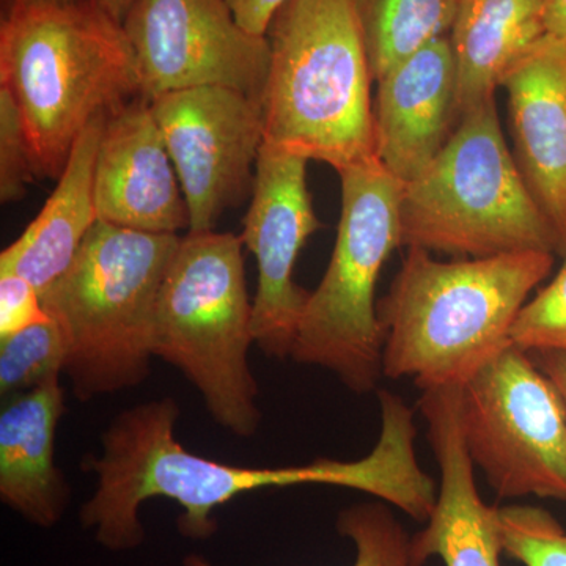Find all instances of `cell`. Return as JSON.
<instances>
[{
    "mask_svg": "<svg viewBox=\"0 0 566 566\" xmlns=\"http://www.w3.org/2000/svg\"><path fill=\"white\" fill-rule=\"evenodd\" d=\"M243 244L212 230L181 238L159 290L151 348L199 390L216 423L251 438L262 411L249 365L255 338Z\"/></svg>",
    "mask_w": 566,
    "mask_h": 566,
    "instance_id": "8992f818",
    "label": "cell"
},
{
    "mask_svg": "<svg viewBox=\"0 0 566 566\" xmlns=\"http://www.w3.org/2000/svg\"><path fill=\"white\" fill-rule=\"evenodd\" d=\"M547 35L566 41V0H546Z\"/></svg>",
    "mask_w": 566,
    "mask_h": 566,
    "instance_id": "f1b7e54d",
    "label": "cell"
},
{
    "mask_svg": "<svg viewBox=\"0 0 566 566\" xmlns=\"http://www.w3.org/2000/svg\"><path fill=\"white\" fill-rule=\"evenodd\" d=\"M408 249L376 311L385 329L382 376L412 379L422 392L464 386L510 348L521 308L556 260L521 252L439 262Z\"/></svg>",
    "mask_w": 566,
    "mask_h": 566,
    "instance_id": "6da1fadb",
    "label": "cell"
},
{
    "mask_svg": "<svg viewBox=\"0 0 566 566\" xmlns=\"http://www.w3.org/2000/svg\"><path fill=\"white\" fill-rule=\"evenodd\" d=\"M182 566H214L208 558L199 556V554H191V556L185 557Z\"/></svg>",
    "mask_w": 566,
    "mask_h": 566,
    "instance_id": "1f68e13d",
    "label": "cell"
},
{
    "mask_svg": "<svg viewBox=\"0 0 566 566\" xmlns=\"http://www.w3.org/2000/svg\"><path fill=\"white\" fill-rule=\"evenodd\" d=\"M99 2L103 3L104 9L109 11L112 17L117 18L123 24V20H125L126 14L132 9L134 0H99Z\"/></svg>",
    "mask_w": 566,
    "mask_h": 566,
    "instance_id": "4dcf8cb0",
    "label": "cell"
},
{
    "mask_svg": "<svg viewBox=\"0 0 566 566\" xmlns=\"http://www.w3.org/2000/svg\"><path fill=\"white\" fill-rule=\"evenodd\" d=\"M461 387L424 390L419 408L441 469L433 513L411 535L415 566L438 557L444 566H502L501 506L486 505L474 479L460 419Z\"/></svg>",
    "mask_w": 566,
    "mask_h": 566,
    "instance_id": "5bb4252c",
    "label": "cell"
},
{
    "mask_svg": "<svg viewBox=\"0 0 566 566\" xmlns=\"http://www.w3.org/2000/svg\"><path fill=\"white\" fill-rule=\"evenodd\" d=\"M98 221L178 234L191 214L166 142L144 96L106 118L95 163Z\"/></svg>",
    "mask_w": 566,
    "mask_h": 566,
    "instance_id": "4fadbf2b",
    "label": "cell"
},
{
    "mask_svg": "<svg viewBox=\"0 0 566 566\" xmlns=\"http://www.w3.org/2000/svg\"><path fill=\"white\" fill-rule=\"evenodd\" d=\"M460 419L469 458L499 499L566 505V405L531 354L512 345L461 386Z\"/></svg>",
    "mask_w": 566,
    "mask_h": 566,
    "instance_id": "9c48e42d",
    "label": "cell"
},
{
    "mask_svg": "<svg viewBox=\"0 0 566 566\" xmlns=\"http://www.w3.org/2000/svg\"><path fill=\"white\" fill-rule=\"evenodd\" d=\"M180 408L174 398L147 401L120 412L102 439V455L88 469L98 475L80 523L111 553H128L145 542L140 506L170 499L182 510L178 531L208 539L218 531L214 512L238 495L300 485H327L326 461L286 468H245L189 452L175 436Z\"/></svg>",
    "mask_w": 566,
    "mask_h": 566,
    "instance_id": "3957f363",
    "label": "cell"
},
{
    "mask_svg": "<svg viewBox=\"0 0 566 566\" xmlns=\"http://www.w3.org/2000/svg\"><path fill=\"white\" fill-rule=\"evenodd\" d=\"M502 87L517 169L566 259V41L546 35Z\"/></svg>",
    "mask_w": 566,
    "mask_h": 566,
    "instance_id": "2e32d148",
    "label": "cell"
},
{
    "mask_svg": "<svg viewBox=\"0 0 566 566\" xmlns=\"http://www.w3.org/2000/svg\"><path fill=\"white\" fill-rule=\"evenodd\" d=\"M342 214L329 266L308 296L292 357L326 368L354 394L382 376L385 329L376 311L379 274L401 248L403 182L374 158L338 172Z\"/></svg>",
    "mask_w": 566,
    "mask_h": 566,
    "instance_id": "ba28073f",
    "label": "cell"
},
{
    "mask_svg": "<svg viewBox=\"0 0 566 566\" xmlns=\"http://www.w3.org/2000/svg\"><path fill=\"white\" fill-rule=\"evenodd\" d=\"M512 342L526 353L566 354V259L549 285L521 308Z\"/></svg>",
    "mask_w": 566,
    "mask_h": 566,
    "instance_id": "cb8c5ba5",
    "label": "cell"
},
{
    "mask_svg": "<svg viewBox=\"0 0 566 566\" xmlns=\"http://www.w3.org/2000/svg\"><path fill=\"white\" fill-rule=\"evenodd\" d=\"M375 155L397 180H416L461 120L450 36L434 40L376 82Z\"/></svg>",
    "mask_w": 566,
    "mask_h": 566,
    "instance_id": "9a60e30c",
    "label": "cell"
},
{
    "mask_svg": "<svg viewBox=\"0 0 566 566\" xmlns=\"http://www.w3.org/2000/svg\"><path fill=\"white\" fill-rule=\"evenodd\" d=\"M0 87L20 109L39 177L54 180L93 120L142 96L125 28L99 0L11 7L0 28Z\"/></svg>",
    "mask_w": 566,
    "mask_h": 566,
    "instance_id": "7a4b0ae2",
    "label": "cell"
},
{
    "mask_svg": "<svg viewBox=\"0 0 566 566\" xmlns=\"http://www.w3.org/2000/svg\"><path fill=\"white\" fill-rule=\"evenodd\" d=\"M502 546L524 566H566V531L542 506H501Z\"/></svg>",
    "mask_w": 566,
    "mask_h": 566,
    "instance_id": "603a6c76",
    "label": "cell"
},
{
    "mask_svg": "<svg viewBox=\"0 0 566 566\" xmlns=\"http://www.w3.org/2000/svg\"><path fill=\"white\" fill-rule=\"evenodd\" d=\"M66 340L54 319L33 324L0 340V397L2 400L31 392L61 378L65 370Z\"/></svg>",
    "mask_w": 566,
    "mask_h": 566,
    "instance_id": "44dd1931",
    "label": "cell"
},
{
    "mask_svg": "<svg viewBox=\"0 0 566 566\" xmlns=\"http://www.w3.org/2000/svg\"><path fill=\"white\" fill-rule=\"evenodd\" d=\"M50 318L32 282L13 273H0V340Z\"/></svg>",
    "mask_w": 566,
    "mask_h": 566,
    "instance_id": "484cf974",
    "label": "cell"
},
{
    "mask_svg": "<svg viewBox=\"0 0 566 566\" xmlns=\"http://www.w3.org/2000/svg\"><path fill=\"white\" fill-rule=\"evenodd\" d=\"M151 109L191 214L189 232H211L252 193L264 144L262 99L227 87H197L151 99Z\"/></svg>",
    "mask_w": 566,
    "mask_h": 566,
    "instance_id": "8fae6325",
    "label": "cell"
},
{
    "mask_svg": "<svg viewBox=\"0 0 566 566\" xmlns=\"http://www.w3.org/2000/svg\"><path fill=\"white\" fill-rule=\"evenodd\" d=\"M303 156L263 144L255 166L251 207L241 240L259 271L253 300V338L264 356H292L311 292L293 281L301 249L323 223L307 188Z\"/></svg>",
    "mask_w": 566,
    "mask_h": 566,
    "instance_id": "7c38bea8",
    "label": "cell"
},
{
    "mask_svg": "<svg viewBox=\"0 0 566 566\" xmlns=\"http://www.w3.org/2000/svg\"><path fill=\"white\" fill-rule=\"evenodd\" d=\"M375 82L434 40L449 36L458 0H354Z\"/></svg>",
    "mask_w": 566,
    "mask_h": 566,
    "instance_id": "ffe728a7",
    "label": "cell"
},
{
    "mask_svg": "<svg viewBox=\"0 0 566 566\" xmlns=\"http://www.w3.org/2000/svg\"><path fill=\"white\" fill-rule=\"evenodd\" d=\"M536 367L557 387L566 405V354L558 352L528 353Z\"/></svg>",
    "mask_w": 566,
    "mask_h": 566,
    "instance_id": "83f0119b",
    "label": "cell"
},
{
    "mask_svg": "<svg viewBox=\"0 0 566 566\" xmlns=\"http://www.w3.org/2000/svg\"><path fill=\"white\" fill-rule=\"evenodd\" d=\"M241 28L253 35L266 36L274 14L289 0H227Z\"/></svg>",
    "mask_w": 566,
    "mask_h": 566,
    "instance_id": "4316f807",
    "label": "cell"
},
{
    "mask_svg": "<svg viewBox=\"0 0 566 566\" xmlns=\"http://www.w3.org/2000/svg\"><path fill=\"white\" fill-rule=\"evenodd\" d=\"M84 0H13V9H31V7H61L80 3Z\"/></svg>",
    "mask_w": 566,
    "mask_h": 566,
    "instance_id": "f546056e",
    "label": "cell"
},
{
    "mask_svg": "<svg viewBox=\"0 0 566 566\" xmlns=\"http://www.w3.org/2000/svg\"><path fill=\"white\" fill-rule=\"evenodd\" d=\"M264 144L337 172L376 158L370 61L354 0H289L266 32Z\"/></svg>",
    "mask_w": 566,
    "mask_h": 566,
    "instance_id": "277c9868",
    "label": "cell"
},
{
    "mask_svg": "<svg viewBox=\"0 0 566 566\" xmlns=\"http://www.w3.org/2000/svg\"><path fill=\"white\" fill-rule=\"evenodd\" d=\"M2 401L0 501L32 526H57L71 502L69 480L54 460L65 412L61 378Z\"/></svg>",
    "mask_w": 566,
    "mask_h": 566,
    "instance_id": "e0dca14e",
    "label": "cell"
},
{
    "mask_svg": "<svg viewBox=\"0 0 566 566\" xmlns=\"http://www.w3.org/2000/svg\"><path fill=\"white\" fill-rule=\"evenodd\" d=\"M107 117L102 115L84 129L43 210L0 253V273L28 279L40 294L65 273L82 241L98 221L95 163Z\"/></svg>",
    "mask_w": 566,
    "mask_h": 566,
    "instance_id": "ac0fdd59",
    "label": "cell"
},
{
    "mask_svg": "<svg viewBox=\"0 0 566 566\" xmlns=\"http://www.w3.org/2000/svg\"><path fill=\"white\" fill-rule=\"evenodd\" d=\"M335 527L356 549L353 566H415L411 535L387 502L376 499L348 506Z\"/></svg>",
    "mask_w": 566,
    "mask_h": 566,
    "instance_id": "7402d4cb",
    "label": "cell"
},
{
    "mask_svg": "<svg viewBox=\"0 0 566 566\" xmlns=\"http://www.w3.org/2000/svg\"><path fill=\"white\" fill-rule=\"evenodd\" d=\"M36 172L32 145L25 133L20 109L9 91L0 87V200L18 202Z\"/></svg>",
    "mask_w": 566,
    "mask_h": 566,
    "instance_id": "d4e9b609",
    "label": "cell"
},
{
    "mask_svg": "<svg viewBox=\"0 0 566 566\" xmlns=\"http://www.w3.org/2000/svg\"><path fill=\"white\" fill-rule=\"evenodd\" d=\"M123 28L148 102L197 87L233 88L263 102L270 43L241 28L227 0H134Z\"/></svg>",
    "mask_w": 566,
    "mask_h": 566,
    "instance_id": "30bf717a",
    "label": "cell"
},
{
    "mask_svg": "<svg viewBox=\"0 0 566 566\" xmlns=\"http://www.w3.org/2000/svg\"><path fill=\"white\" fill-rule=\"evenodd\" d=\"M401 245L453 256L547 252L556 234L506 145L495 98L464 112L444 150L400 197Z\"/></svg>",
    "mask_w": 566,
    "mask_h": 566,
    "instance_id": "52a82bcc",
    "label": "cell"
},
{
    "mask_svg": "<svg viewBox=\"0 0 566 566\" xmlns=\"http://www.w3.org/2000/svg\"><path fill=\"white\" fill-rule=\"evenodd\" d=\"M546 35V0H458L449 36L461 115L495 98L497 87Z\"/></svg>",
    "mask_w": 566,
    "mask_h": 566,
    "instance_id": "d6986e66",
    "label": "cell"
},
{
    "mask_svg": "<svg viewBox=\"0 0 566 566\" xmlns=\"http://www.w3.org/2000/svg\"><path fill=\"white\" fill-rule=\"evenodd\" d=\"M178 234L96 221L65 273L41 292L61 326L74 397L122 392L150 375L153 319Z\"/></svg>",
    "mask_w": 566,
    "mask_h": 566,
    "instance_id": "5b68a950",
    "label": "cell"
}]
</instances>
